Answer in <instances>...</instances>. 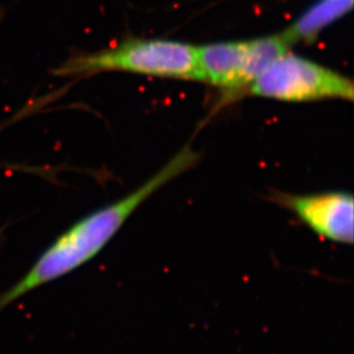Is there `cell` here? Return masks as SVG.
Returning <instances> with one entry per match:
<instances>
[{"mask_svg": "<svg viewBox=\"0 0 354 354\" xmlns=\"http://www.w3.org/2000/svg\"><path fill=\"white\" fill-rule=\"evenodd\" d=\"M197 160V153L186 146L140 187L82 218L44 251L27 274L0 294V312L30 291L69 274L92 261L149 197L191 170Z\"/></svg>", "mask_w": 354, "mask_h": 354, "instance_id": "obj_1", "label": "cell"}, {"mask_svg": "<svg viewBox=\"0 0 354 354\" xmlns=\"http://www.w3.org/2000/svg\"><path fill=\"white\" fill-rule=\"evenodd\" d=\"M104 71L202 80L196 47L164 39L127 40L95 53L75 55L55 69L54 74L66 77Z\"/></svg>", "mask_w": 354, "mask_h": 354, "instance_id": "obj_2", "label": "cell"}, {"mask_svg": "<svg viewBox=\"0 0 354 354\" xmlns=\"http://www.w3.org/2000/svg\"><path fill=\"white\" fill-rule=\"evenodd\" d=\"M251 94L282 101L353 99L351 80L294 54L279 57L248 87Z\"/></svg>", "mask_w": 354, "mask_h": 354, "instance_id": "obj_3", "label": "cell"}, {"mask_svg": "<svg viewBox=\"0 0 354 354\" xmlns=\"http://www.w3.org/2000/svg\"><path fill=\"white\" fill-rule=\"evenodd\" d=\"M288 48L282 35L196 47L202 80L227 90L248 88Z\"/></svg>", "mask_w": 354, "mask_h": 354, "instance_id": "obj_4", "label": "cell"}, {"mask_svg": "<svg viewBox=\"0 0 354 354\" xmlns=\"http://www.w3.org/2000/svg\"><path fill=\"white\" fill-rule=\"evenodd\" d=\"M268 198L290 211L321 239L334 243H353L354 200L351 193L333 191L297 195L272 191Z\"/></svg>", "mask_w": 354, "mask_h": 354, "instance_id": "obj_5", "label": "cell"}, {"mask_svg": "<svg viewBox=\"0 0 354 354\" xmlns=\"http://www.w3.org/2000/svg\"><path fill=\"white\" fill-rule=\"evenodd\" d=\"M352 6L353 0H321L288 28L282 37L289 46L299 41L308 43L317 38L322 29L348 13Z\"/></svg>", "mask_w": 354, "mask_h": 354, "instance_id": "obj_6", "label": "cell"}]
</instances>
